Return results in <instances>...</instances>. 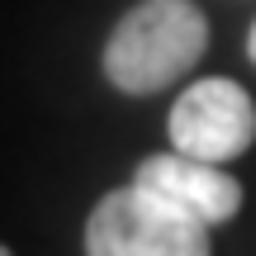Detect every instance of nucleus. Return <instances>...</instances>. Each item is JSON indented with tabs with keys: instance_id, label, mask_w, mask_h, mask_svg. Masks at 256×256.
I'll list each match as a JSON object with an SVG mask.
<instances>
[{
	"instance_id": "5",
	"label": "nucleus",
	"mask_w": 256,
	"mask_h": 256,
	"mask_svg": "<svg viewBox=\"0 0 256 256\" xmlns=\"http://www.w3.org/2000/svg\"><path fill=\"white\" fill-rule=\"evenodd\" d=\"M247 57L256 62V24H252V34H247Z\"/></svg>"
},
{
	"instance_id": "3",
	"label": "nucleus",
	"mask_w": 256,
	"mask_h": 256,
	"mask_svg": "<svg viewBox=\"0 0 256 256\" xmlns=\"http://www.w3.org/2000/svg\"><path fill=\"white\" fill-rule=\"evenodd\" d=\"M171 147L200 162H238L256 142V104L228 76H204V81L185 86L171 104L166 119Z\"/></svg>"
},
{
	"instance_id": "6",
	"label": "nucleus",
	"mask_w": 256,
	"mask_h": 256,
	"mask_svg": "<svg viewBox=\"0 0 256 256\" xmlns=\"http://www.w3.org/2000/svg\"><path fill=\"white\" fill-rule=\"evenodd\" d=\"M0 256H14V252H10V247H0Z\"/></svg>"
},
{
	"instance_id": "2",
	"label": "nucleus",
	"mask_w": 256,
	"mask_h": 256,
	"mask_svg": "<svg viewBox=\"0 0 256 256\" xmlns=\"http://www.w3.org/2000/svg\"><path fill=\"white\" fill-rule=\"evenodd\" d=\"M209 228L138 185L110 190L86 218V256H209Z\"/></svg>"
},
{
	"instance_id": "4",
	"label": "nucleus",
	"mask_w": 256,
	"mask_h": 256,
	"mask_svg": "<svg viewBox=\"0 0 256 256\" xmlns=\"http://www.w3.org/2000/svg\"><path fill=\"white\" fill-rule=\"evenodd\" d=\"M138 190H147L152 200L171 204L176 214L204 223V228H218V223L238 218L242 209V180L228 176L218 162H200V156H185V152H156L138 166L133 176Z\"/></svg>"
},
{
	"instance_id": "1",
	"label": "nucleus",
	"mask_w": 256,
	"mask_h": 256,
	"mask_svg": "<svg viewBox=\"0 0 256 256\" xmlns=\"http://www.w3.org/2000/svg\"><path fill=\"white\" fill-rule=\"evenodd\" d=\"M209 52V19L194 0H138L104 43V76L124 95H156Z\"/></svg>"
}]
</instances>
